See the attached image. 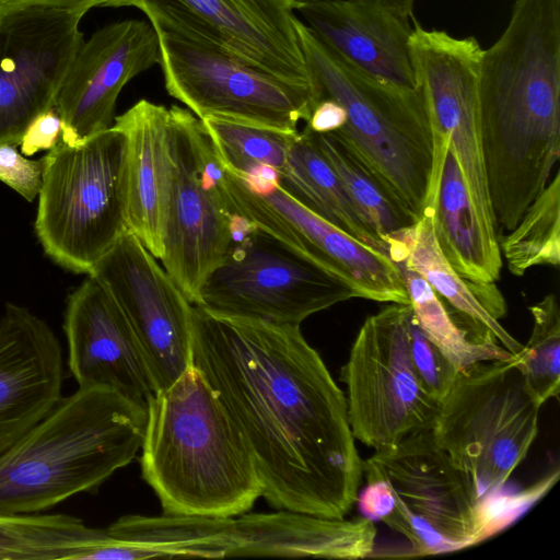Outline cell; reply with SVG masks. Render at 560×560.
Returning <instances> with one entry per match:
<instances>
[{
	"label": "cell",
	"mask_w": 560,
	"mask_h": 560,
	"mask_svg": "<svg viewBox=\"0 0 560 560\" xmlns=\"http://www.w3.org/2000/svg\"><path fill=\"white\" fill-rule=\"evenodd\" d=\"M221 164L241 178H250L264 167L280 172L298 132L207 117L201 119Z\"/></svg>",
	"instance_id": "4dcf8cb0"
},
{
	"label": "cell",
	"mask_w": 560,
	"mask_h": 560,
	"mask_svg": "<svg viewBox=\"0 0 560 560\" xmlns=\"http://www.w3.org/2000/svg\"><path fill=\"white\" fill-rule=\"evenodd\" d=\"M411 362L425 390L441 402L451 390L458 371L445 354L421 330L413 313L408 324Z\"/></svg>",
	"instance_id": "836d02e7"
},
{
	"label": "cell",
	"mask_w": 560,
	"mask_h": 560,
	"mask_svg": "<svg viewBox=\"0 0 560 560\" xmlns=\"http://www.w3.org/2000/svg\"><path fill=\"white\" fill-rule=\"evenodd\" d=\"M501 256L510 272L522 277L537 266L560 264V173L527 207L517 224L499 237Z\"/></svg>",
	"instance_id": "f546056e"
},
{
	"label": "cell",
	"mask_w": 560,
	"mask_h": 560,
	"mask_svg": "<svg viewBox=\"0 0 560 560\" xmlns=\"http://www.w3.org/2000/svg\"><path fill=\"white\" fill-rule=\"evenodd\" d=\"M383 5L397 12L400 15L412 16L413 4L416 0H377Z\"/></svg>",
	"instance_id": "f35d334b"
},
{
	"label": "cell",
	"mask_w": 560,
	"mask_h": 560,
	"mask_svg": "<svg viewBox=\"0 0 560 560\" xmlns=\"http://www.w3.org/2000/svg\"><path fill=\"white\" fill-rule=\"evenodd\" d=\"M233 517L170 514L126 515L110 524L113 539L152 558H223L230 548Z\"/></svg>",
	"instance_id": "4316f807"
},
{
	"label": "cell",
	"mask_w": 560,
	"mask_h": 560,
	"mask_svg": "<svg viewBox=\"0 0 560 560\" xmlns=\"http://www.w3.org/2000/svg\"><path fill=\"white\" fill-rule=\"evenodd\" d=\"M353 298L358 294L346 281L234 214L232 244L202 282L194 305L225 318L300 326Z\"/></svg>",
	"instance_id": "ba28073f"
},
{
	"label": "cell",
	"mask_w": 560,
	"mask_h": 560,
	"mask_svg": "<svg viewBox=\"0 0 560 560\" xmlns=\"http://www.w3.org/2000/svg\"><path fill=\"white\" fill-rule=\"evenodd\" d=\"M44 167L43 158L30 160L18 151L16 145L0 144V180L27 201H33L39 195Z\"/></svg>",
	"instance_id": "e575fe53"
},
{
	"label": "cell",
	"mask_w": 560,
	"mask_h": 560,
	"mask_svg": "<svg viewBox=\"0 0 560 560\" xmlns=\"http://www.w3.org/2000/svg\"><path fill=\"white\" fill-rule=\"evenodd\" d=\"M191 366L245 436L261 497L278 510L342 518L363 459L346 395L300 326L191 311Z\"/></svg>",
	"instance_id": "6da1fadb"
},
{
	"label": "cell",
	"mask_w": 560,
	"mask_h": 560,
	"mask_svg": "<svg viewBox=\"0 0 560 560\" xmlns=\"http://www.w3.org/2000/svg\"><path fill=\"white\" fill-rule=\"evenodd\" d=\"M141 450L164 513L233 517L261 497L245 436L194 366L148 399Z\"/></svg>",
	"instance_id": "3957f363"
},
{
	"label": "cell",
	"mask_w": 560,
	"mask_h": 560,
	"mask_svg": "<svg viewBox=\"0 0 560 560\" xmlns=\"http://www.w3.org/2000/svg\"><path fill=\"white\" fill-rule=\"evenodd\" d=\"M411 313L410 304L390 303L366 317L340 371L352 434L375 451L432 430L439 412L411 362Z\"/></svg>",
	"instance_id": "8fae6325"
},
{
	"label": "cell",
	"mask_w": 560,
	"mask_h": 560,
	"mask_svg": "<svg viewBox=\"0 0 560 560\" xmlns=\"http://www.w3.org/2000/svg\"><path fill=\"white\" fill-rule=\"evenodd\" d=\"M62 120L55 107L38 115L26 128L20 142L22 154L50 150L61 139Z\"/></svg>",
	"instance_id": "d590c367"
},
{
	"label": "cell",
	"mask_w": 560,
	"mask_h": 560,
	"mask_svg": "<svg viewBox=\"0 0 560 560\" xmlns=\"http://www.w3.org/2000/svg\"><path fill=\"white\" fill-rule=\"evenodd\" d=\"M294 12L322 43L364 73L418 88L409 46L410 18L377 0H317Z\"/></svg>",
	"instance_id": "44dd1931"
},
{
	"label": "cell",
	"mask_w": 560,
	"mask_h": 560,
	"mask_svg": "<svg viewBox=\"0 0 560 560\" xmlns=\"http://www.w3.org/2000/svg\"><path fill=\"white\" fill-rule=\"evenodd\" d=\"M313 135L347 195L381 238L386 242L388 235L417 222L338 137L332 132Z\"/></svg>",
	"instance_id": "f1b7e54d"
},
{
	"label": "cell",
	"mask_w": 560,
	"mask_h": 560,
	"mask_svg": "<svg viewBox=\"0 0 560 560\" xmlns=\"http://www.w3.org/2000/svg\"><path fill=\"white\" fill-rule=\"evenodd\" d=\"M113 126L127 143L128 231L162 259L171 185L168 108L140 100L115 117Z\"/></svg>",
	"instance_id": "603a6c76"
},
{
	"label": "cell",
	"mask_w": 560,
	"mask_h": 560,
	"mask_svg": "<svg viewBox=\"0 0 560 560\" xmlns=\"http://www.w3.org/2000/svg\"><path fill=\"white\" fill-rule=\"evenodd\" d=\"M279 186L296 201L360 242L387 255V244L368 224L307 127L296 132Z\"/></svg>",
	"instance_id": "484cf974"
},
{
	"label": "cell",
	"mask_w": 560,
	"mask_h": 560,
	"mask_svg": "<svg viewBox=\"0 0 560 560\" xmlns=\"http://www.w3.org/2000/svg\"><path fill=\"white\" fill-rule=\"evenodd\" d=\"M431 214L440 250L454 270L477 283H494L503 265L500 246L485 234L448 148Z\"/></svg>",
	"instance_id": "d4e9b609"
},
{
	"label": "cell",
	"mask_w": 560,
	"mask_h": 560,
	"mask_svg": "<svg viewBox=\"0 0 560 560\" xmlns=\"http://www.w3.org/2000/svg\"><path fill=\"white\" fill-rule=\"evenodd\" d=\"M410 55L434 136L447 140L489 241L499 246L482 150L479 72L482 48L474 36L456 38L413 21Z\"/></svg>",
	"instance_id": "4fadbf2b"
},
{
	"label": "cell",
	"mask_w": 560,
	"mask_h": 560,
	"mask_svg": "<svg viewBox=\"0 0 560 560\" xmlns=\"http://www.w3.org/2000/svg\"><path fill=\"white\" fill-rule=\"evenodd\" d=\"M295 27L317 101L332 98L347 113L343 127L332 133L417 221L432 213L444 162L436 161L420 89L364 73L330 50L298 16Z\"/></svg>",
	"instance_id": "5b68a950"
},
{
	"label": "cell",
	"mask_w": 560,
	"mask_h": 560,
	"mask_svg": "<svg viewBox=\"0 0 560 560\" xmlns=\"http://www.w3.org/2000/svg\"><path fill=\"white\" fill-rule=\"evenodd\" d=\"M98 7H136V0H0V18L26 8H46L84 16Z\"/></svg>",
	"instance_id": "8d00e7d4"
},
{
	"label": "cell",
	"mask_w": 560,
	"mask_h": 560,
	"mask_svg": "<svg viewBox=\"0 0 560 560\" xmlns=\"http://www.w3.org/2000/svg\"><path fill=\"white\" fill-rule=\"evenodd\" d=\"M559 478V470L547 475L538 482L512 493L502 487L477 503V537L481 542L499 533L530 508L552 488Z\"/></svg>",
	"instance_id": "d6a6232c"
},
{
	"label": "cell",
	"mask_w": 560,
	"mask_h": 560,
	"mask_svg": "<svg viewBox=\"0 0 560 560\" xmlns=\"http://www.w3.org/2000/svg\"><path fill=\"white\" fill-rule=\"evenodd\" d=\"M291 1L294 3L295 9H296L299 5H301V4H303V3L312 2V1H317V0H291ZM295 9H294V10H295Z\"/></svg>",
	"instance_id": "ab89813d"
},
{
	"label": "cell",
	"mask_w": 560,
	"mask_h": 560,
	"mask_svg": "<svg viewBox=\"0 0 560 560\" xmlns=\"http://www.w3.org/2000/svg\"><path fill=\"white\" fill-rule=\"evenodd\" d=\"M533 329L528 342L516 354L528 388L542 406L560 393V311L553 293L528 307Z\"/></svg>",
	"instance_id": "1f68e13d"
},
{
	"label": "cell",
	"mask_w": 560,
	"mask_h": 560,
	"mask_svg": "<svg viewBox=\"0 0 560 560\" xmlns=\"http://www.w3.org/2000/svg\"><path fill=\"white\" fill-rule=\"evenodd\" d=\"M541 407L516 354L458 371L432 433L477 503L504 487L526 458L538 435Z\"/></svg>",
	"instance_id": "52a82bcc"
},
{
	"label": "cell",
	"mask_w": 560,
	"mask_h": 560,
	"mask_svg": "<svg viewBox=\"0 0 560 560\" xmlns=\"http://www.w3.org/2000/svg\"><path fill=\"white\" fill-rule=\"evenodd\" d=\"M397 266L419 327L436 345L457 371L482 361H505L515 354L499 343L476 342L455 322L430 284L404 258L392 259Z\"/></svg>",
	"instance_id": "83f0119b"
},
{
	"label": "cell",
	"mask_w": 560,
	"mask_h": 560,
	"mask_svg": "<svg viewBox=\"0 0 560 560\" xmlns=\"http://www.w3.org/2000/svg\"><path fill=\"white\" fill-rule=\"evenodd\" d=\"M390 259L401 257L448 305L455 322L476 342L499 343L513 354L523 346L500 323L506 302L494 283H477L459 276L438 245L432 214L386 237Z\"/></svg>",
	"instance_id": "7402d4cb"
},
{
	"label": "cell",
	"mask_w": 560,
	"mask_h": 560,
	"mask_svg": "<svg viewBox=\"0 0 560 560\" xmlns=\"http://www.w3.org/2000/svg\"><path fill=\"white\" fill-rule=\"evenodd\" d=\"M159 61V37L150 21L115 22L83 40L54 104L62 120L61 140L78 144L109 128L124 86Z\"/></svg>",
	"instance_id": "ac0fdd59"
},
{
	"label": "cell",
	"mask_w": 560,
	"mask_h": 560,
	"mask_svg": "<svg viewBox=\"0 0 560 560\" xmlns=\"http://www.w3.org/2000/svg\"><path fill=\"white\" fill-rule=\"evenodd\" d=\"M116 301L144 353L155 390L191 366L192 303L130 231L90 273Z\"/></svg>",
	"instance_id": "5bb4252c"
},
{
	"label": "cell",
	"mask_w": 560,
	"mask_h": 560,
	"mask_svg": "<svg viewBox=\"0 0 560 560\" xmlns=\"http://www.w3.org/2000/svg\"><path fill=\"white\" fill-rule=\"evenodd\" d=\"M152 24L228 50L271 74L313 86L291 0H136Z\"/></svg>",
	"instance_id": "2e32d148"
},
{
	"label": "cell",
	"mask_w": 560,
	"mask_h": 560,
	"mask_svg": "<svg viewBox=\"0 0 560 560\" xmlns=\"http://www.w3.org/2000/svg\"><path fill=\"white\" fill-rule=\"evenodd\" d=\"M152 25L167 93L199 119L289 132L308 120L318 102L314 86L289 82L206 40Z\"/></svg>",
	"instance_id": "9c48e42d"
},
{
	"label": "cell",
	"mask_w": 560,
	"mask_h": 560,
	"mask_svg": "<svg viewBox=\"0 0 560 560\" xmlns=\"http://www.w3.org/2000/svg\"><path fill=\"white\" fill-rule=\"evenodd\" d=\"M82 18L46 8L0 18V144L19 145L28 125L54 107L84 40Z\"/></svg>",
	"instance_id": "e0dca14e"
},
{
	"label": "cell",
	"mask_w": 560,
	"mask_h": 560,
	"mask_svg": "<svg viewBox=\"0 0 560 560\" xmlns=\"http://www.w3.org/2000/svg\"><path fill=\"white\" fill-rule=\"evenodd\" d=\"M479 116L495 223L516 225L560 155V0H515L482 50Z\"/></svg>",
	"instance_id": "7a4b0ae2"
},
{
	"label": "cell",
	"mask_w": 560,
	"mask_h": 560,
	"mask_svg": "<svg viewBox=\"0 0 560 560\" xmlns=\"http://www.w3.org/2000/svg\"><path fill=\"white\" fill-rule=\"evenodd\" d=\"M171 185L164 235V269L194 304L207 276L233 241L224 171L201 119L168 108Z\"/></svg>",
	"instance_id": "30bf717a"
},
{
	"label": "cell",
	"mask_w": 560,
	"mask_h": 560,
	"mask_svg": "<svg viewBox=\"0 0 560 560\" xmlns=\"http://www.w3.org/2000/svg\"><path fill=\"white\" fill-rule=\"evenodd\" d=\"M43 160L36 235L54 261L89 275L128 231L126 137L112 125L78 144L60 139Z\"/></svg>",
	"instance_id": "8992f818"
},
{
	"label": "cell",
	"mask_w": 560,
	"mask_h": 560,
	"mask_svg": "<svg viewBox=\"0 0 560 560\" xmlns=\"http://www.w3.org/2000/svg\"><path fill=\"white\" fill-rule=\"evenodd\" d=\"M147 405L79 387L0 455V516L37 514L93 492L141 448Z\"/></svg>",
	"instance_id": "277c9868"
},
{
	"label": "cell",
	"mask_w": 560,
	"mask_h": 560,
	"mask_svg": "<svg viewBox=\"0 0 560 560\" xmlns=\"http://www.w3.org/2000/svg\"><path fill=\"white\" fill-rule=\"evenodd\" d=\"M63 330L68 368L79 387H106L144 405L156 393L130 323L91 276L68 296Z\"/></svg>",
	"instance_id": "d6986e66"
},
{
	"label": "cell",
	"mask_w": 560,
	"mask_h": 560,
	"mask_svg": "<svg viewBox=\"0 0 560 560\" xmlns=\"http://www.w3.org/2000/svg\"><path fill=\"white\" fill-rule=\"evenodd\" d=\"M363 477L387 485L394 506L382 522L404 536L415 555L476 545L477 502L432 430L417 432L363 460Z\"/></svg>",
	"instance_id": "7c38bea8"
},
{
	"label": "cell",
	"mask_w": 560,
	"mask_h": 560,
	"mask_svg": "<svg viewBox=\"0 0 560 560\" xmlns=\"http://www.w3.org/2000/svg\"><path fill=\"white\" fill-rule=\"evenodd\" d=\"M374 522L317 516L289 510L233 518L226 557H315L360 559L371 556Z\"/></svg>",
	"instance_id": "cb8c5ba5"
},
{
	"label": "cell",
	"mask_w": 560,
	"mask_h": 560,
	"mask_svg": "<svg viewBox=\"0 0 560 560\" xmlns=\"http://www.w3.org/2000/svg\"><path fill=\"white\" fill-rule=\"evenodd\" d=\"M347 120L345 108L332 98H322L313 108L306 127L316 133L337 131Z\"/></svg>",
	"instance_id": "74e56055"
},
{
	"label": "cell",
	"mask_w": 560,
	"mask_h": 560,
	"mask_svg": "<svg viewBox=\"0 0 560 560\" xmlns=\"http://www.w3.org/2000/svg\"><path fill=\"white\" fill-rule=\"evenodd\" d=\"M233 212L304 254L350 284L358 298L410 304L402 277L385 254L296 201L279 184L261 191L243 180L228 187Z\"/></svg>",
	"instance_id": "9a60e30c"
},
{
	"label": "cell",
	"mask_w": 560,
	"mask_h": 560,
	"mask_svg": "<svg viewBox=\"0 0 560 560\" xmlns=\"http://www.w3.org/2000/svg\"><path fill=\"white\" fill-rule=\"evenodd\" d=\"M63 380L55 332L26 307L7 303L0 318V455L56 407Z\"/></svg>",
	"instance_id": "ffe728a7"
}]
</instances>
